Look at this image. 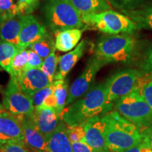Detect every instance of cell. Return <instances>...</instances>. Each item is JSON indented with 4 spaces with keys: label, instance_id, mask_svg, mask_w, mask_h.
Listing matches in <instances>:
<instances>
[{
    "label": "cell",
    "instance_id": "obj_1",
    "mask_svg": "<svg viewBox=\"0 0 152 152\" xmlns=\"http://www.w3.org/2000/svg\"><path fill=\"white\" fill-rule=\"evenodd\" d=\"M111 105L106 100V83L92 87L85 94L66 107L61 114V120L68 126L84 125L94 118L109 113Z\"/></svg>",
    "mask_w": 152,
    "mask_h": 152
},
{
    "label": "cell",
    "instance_id": "obj_2",
    "mask_svg": "<svg viewBox=\"0 0 152 152\" xmlns=\"http://www.w3.org/2000/svg\"><path fill=\"white\" fill-rule=\"evenodd\" d=\"M104 117L106 122V147L109 152L122 151L144 142V135L137 127L118 111H110Z\"/></svg>",
    "mask_w": 152,
    "mask_h": 152
},
{
    "label": "cell",
    "instance_id": "obj_3",
    "mask_svg": "<svg viewBox=\"0 0 152 152\" xmlns=\"http://www.w3.org/2000/svg\"><path fill=\"white\" fill-rule=\"evenodd\" d=\"M46 23L55 34L85 27L82 14L68 0H47L43 8Z\"/></svg>",
    "mask_w": 152,
    "mask_h": 152
},
{
    "label": "cell",
    "instance_id": "obj_4",
    "mask_svg": "<svg viewBox=\"0 0 152 152\" xmlns=\"http://www.w3.org/2000/svg\"><path fill=\"white\" fill-rule=\"evenodd\" d=\"M135 41L128 34L110 35L102 37L95 49V57L104 65L110 63H128L132 58Z\"/></svg>",
    "mask_w": 152,
    "mask_h": 152
},
{
    "label": "cell",
    "instance_id": "obj_5",
    "mask_svg": "<svg viewBox=\"0 0 152 152\" xmlns=\"http://www.w3.org/2000/svg\"><path fill=\"white\" fill-rule=\"evenodd\" d=\"M85 26H91L109 35L130 34L137 29V25L124 15L112 10L97 14H82Z\"/></svg>",
    "mask_w": 152,
    "mask_h": 152
},
{
    "label": "cell",
    "instance_id": "obj_6",
    "mask_svg": "<svg viewBox=\"0 0 152 152\" xmlns=\"http://www.w3.org/2000/svg\"><path fill=\"white\" fill-rule=\"evenodd\" d=\"M115 109L139 130L147 127L152 121L151 109L143 96L136 91L116 101Z\"/></svg>",
    "mask_w": 152,
    "mask_h": 152
},
{
    "label": "cell",
    "instance_id": "obj_7",
    "mask_svg": "<svg viewBox=\"0 0 152 152\" xmlns=\"http://www.w3.org/2000/svg\"><path fill=\"white\" fill-rule=\"evenodd\" d=\"M3 106L6 111L18 118L32 117L35 109L31 96L25 93L12 78L4 92Z\"/></svg>",
    "mask_w": 152,
    "mask_h": 152
},
{
    "label": "cell",
    "instance_id": "obj_8",
    "mask_svg": "<svg viewBox=\"0 0 152 152\" xmlns=\"http://www.w3.org/2000/svg\"><path fill=\"white\" fill-rule=\"evenodd\" d=\"M141 73L134 69H125L113 74L106 82V100L109 105L133 92Z\"/></svg>",
    "mask_w": 152,
    "mask_h": 152
},
{
    "label": "cell",
    "instance_id": "obj_9",
    "mask_svg": "<svg viewBox=\"0 0 152 152\" xmlns=\"http://www.w3.org/2000/svg\"><path fill=\"white\" fill-rule=\"evenodd\" d=\"M104 66L103 63L101 62L95 56L89 60L83 73L73 82L70 87L66 107L83 96L90 90L96 73Z\"/></svg>",
    "mask_w": 152,
    "mask_h": 152
},
{
    "label": "cell",
    "instance_id": "obj_10",
    "mask_svg": "<svg viewBox=\"0 0 152 152\" xmlns=\"http://www.w3.org/2000/svg\"><path fill=\"white\" fill-rule=\"evenodd\" d=\"M20 142H25L20 120L7 111L0 112V147Z\"/></svg>",
    "mask_w": 152,
    "mask_h": 152
},
{
    "label": "cell",
    "instance_id": "obj_11",
    "mask_svg": "<svg viewBox=\"0 0 152 152\" xmlns=\"http://www.w3.org/2000/svg\"><path fill=\"white\" fill-rule=\"evenodd\" d=\"M84 142L99 151L109 152L106 142V122L104 115L94 118L84 124Z\"/></svg>",
    "mask_w": 152,
    "mask_h": 152
},
{
    "label": "cell",
    "instance_id": "obj_12",
    "mask_svg": "<svg viewBox=\"0 0 152 152\" xmlns=\"http://www.w3.org/2000/svg\"><path fill=\"white\" fill-rule=\"evenodd\" d=\"M47 33V28L31 14L26 15L19 34V49H28Z\"/></svg>",
    "mask_w": 152,
    "mask_h": 152
},
{
    "label": "cell",
    "instance_id": "obj_13",
    "mask_svg": "<svg viewBox=\"0 0 152 152\" xmlns=\"http://www.w3.org/2000/svg\"><path fill=\"white\" fill-rule=\"evenodd\" d=\"M33 119L38 130L47 140L59 124L61 117L56 109L41 106L35 107Z\"/></svg>",
    "mask_w": 152,
    "mask_h": 152
},
{
    "label": "cell",
    "instance_id": "obj_14",
    "mask_svg": "<svg viewBox=\"0 0 152 152\" xmlns=\"http://www.w3.org/2000/svg\"><path fill=\"white\" fill-rule=\"evenodd\" d=\"M16 82L20 88L30 96H33L37 91L52 83L48 77L38 68L26 70Z\"/></svg>",
    "mask_w": 152,
    "mask_h": 152
},
{
    "label": "cell",
    "instance_id": "obj_15",
    "mask_svg": "<svg viewBox=\"0 0 152 152\" xmlns=\"http://www.w3.org/2000/svg\"><path fill=\"white\" fill-rule=\"evenodd\" d=\"M23 129L25 142L34 152H49L45 137L39 132L33 116L23 117L18 118Z\"/></svg>",
    "mask_w": 152,
    "mask_h": 152
},
{
    "label": "cell",
    "instance_id": "obj_16",
    "mask_svg": "<svg viewBox=\"0 0 152 152\" xmlns=\"http://www.w3.org/2000/svg\"><path fill=\"white\" fill-rule=\"evenodd\" d=\"M87 42L85 39L82 40L77 47L71 52L59 57L58 70L54 76L55 80H64L68 73L71 71L77 61L80 59L85 52Z\"/></svg>",
    "mask_w": 152,
    "mask_h": 152
},
{
    "label": "cell",
    "instance_id": "obj_17",
    "mask_svg": "<svg viewBox=\"0 0 152 152\" xmlns=\"http://www.w3.org/2000/svg\"><path fill=\"white\" fill-rule=\"evenodd\" d=\"M26 15H13L0 22V38L18 46L19 34Z\"/></svg>",
    "mask_w": 152,
    "mask_h": 152
},
{
    "label": "cell",
    "instance_id": "obj_18",
    "mask_svg": "<svg viewBox=\"0 0 152 152\" xmlns=\"http://www.w3.org/2000/svg\"><path fill=\"white\" fill-rule=\"evenodd\" d=\"M49 152H73L67 134V125L60 121L57 128L46 140Z\"/></svg>",
    "mask_w": 152,
    "mask_h": 152
},
{
    "label": "cell",
    "instance_id": "obj_19",
    "mask_svg": "<svg viewBox=\"0 0 152 152\" xmlns=\"http://www.w3.org/2000/svg\"><path fill=\"white\" fill-rule=\"evenodd\" d=\"M83 35V30L77 28L59 32L56 35L55 48L62 52H67L77 46Z\"/></svg>",
    "mask_w": 152,
    "mask_h": 152
},
{
    "label": "cell",
    "instance_id": "obj_20",
    "mask_svg": "<svg viewBox=\"0 0 152 152\" xmlns=\"http://www.w3.org/2000/svg\"><path fill=\"white\" fill-rule=\"evenodd\" d=\"M81 14H97L111 10L106 0H68Z\"/></svg>",
    "mask_w": 152,
    "mask_h": 152
},
{
    "label": "cell",
    "instance_id": "obj_21",
    "mask_svg": "<svg viewBox=\"0 0 152 152\" xmlns=\"http://www.w3.org/2000/svg\"><path fill=\"white\" fill-rule=\"evenodd\" d=\"M18 49L16 45L0 38V66L7 73H10L11 62Z\"/></svg>",
    "mask_w": 152,
    "mask_h": 152
},
{
    "label": "cell",
    "instance_id": "obj_22",
    "mask_svg": "<svg viewBox=\"0 0 152 152\" xmlns=\"http://www.w3.org/2000/svg\"><path fill=\"white\" fill-rule=\"evenodd\" d=\"M28 49H18L11 62L10 74L11 78L17 80L26 70L28 63Z\"/></svg>",
    "mask_w": 152,
    "mask_h": 152
},
{
    "label": "cell",
    "instance_id": "obj_23",
    "mask_svg": "<svg viewBox=\"0 0 152 152\" xmlns=\"http://www.w3.org/2000/svg\"><path fill=\"white\" fill-rule=\"evenodd\" d=\"M28 48L37 53L43 59L46 58L53 51L56 49L54 39L52 35L48 32L40 39L32 44Z\"/></svg>",
    "mask_w": 152,
    "mask_h": 152
},
{
    "label": "cell",
    "instance_id": "obj_24",
    "mask_svg": "<svg viewBox=\"0 0 152 152\" xmlns=\"http://www.w3.org/2000/svg\"><path fill=\"white\" fill-rule=\"evenodd\" d=\"M54 94L57 99V107L56 111L57 113L60 115L66 107V100L68 95V82L64 80H55Z\"/></svg>",
    "mask_w": 152,
    "mask_h": 152
},
{
    "label": "cell",
    "instance_id": "obj_25",
    "mask_svg": "<svg viewBox=\"0 0 152 152\" xmlns=\"http://www.w3.org/2000/svg\"><path fill=\"white\" fill-rule=\"evenodd\" d=\"M59 61V57L57 56L55 50L51 53L43 61L40 70L46 75L51 83L54 81V76L56 75V68Z\"/></svg>",
    "mask_w": 152,
    "mask_h": 152
},
{
    "label": "cell",
    "instance_id": "obj_26",
    "mask_svg": "<svg viewBox=\"0 0 152 152\" xmlns=\"http://www.w3.org/2000/svg\"><path fill=\"white\" fill-rule=\"evenodd\" d=\"M16 14H20L14 0H0V22Z\"/></svg>",
    "mask_w": 152,
    "mask_h": 152
},
{
    "label": "cell",
    "instance_id": "obj_27",
    "mask_svg": "<svg viewBox=\"0 0 152 152\" xmlns=\"http://www.w3.org/2000/svg\"><path fill=\"white\" fill-rule=\"evenodd\" d=\"M54 83L53 82V83H51L49 86L44 87V88L41 89V90L37 91V92L31 96L32 99H33L34 106H35V107H37V106H42L44 101H45V99L47 97V96L54 93Z\"/></svg>",
    "mask_w": 152,
    "mask_h": 152
},
{
    "label": "cell",
    "instance_id": "obj_28",
    "mask_svg": "<svg viewBox=\"0 0 152 152\" xmlns=\"http://www.w3.org/2000/svg\"><path fill=\"white\" fill-rule=\"evenodd\" d=\"M141 28L152 30V6L133 16Z\"/></svg>",
    "mask_w": 152,
    "mask_h": 152
},
{
    "label": "cell",
    "instance_id": "obj_29",
    "mask_svg": "<svg viewBox=\"0 0 152 152\" xmlns=\"http://www.w3.org/2000/svg\"><path fill=\"white\" fill-rule=\"evenodd\" d=\"M67 134L71 143L84 142L85 138V130L84 125L76 126H68Z\"/></svg>",
    "mask_w": 152,
    "mask_h": 152
},
{
    "label": "cell",
    "instance_id": "obj_30",
    "mask_svg": "<svg viewBox=\"0 0 152 152\" xmlns=\"http://www.w3.org/2000/svg\"><path fill=\"white\" fill-rule=\"evenodd\" d=\"M18 13L23 15L31 14L37 8L39 0H14Z\"/></svg>",
    "mask_w": 152,
    "mask_h": 152
},
{
    "label": "cell",
    "instance_id": "obj_31",
    "mask_svg": "<svg viewBox=\"0 0 152 152\" xmlns=\"http://www.w3.org/2000/svg\"><path fill=\"white\" fill-rule=\"evenodd\" d=\"M43 63V58L39 56L37 53L33 50L29 49L28 50V63L26 66V70L30 68H38L40 69Z\"/></svg>",
    "mask_w": 152,
    "mask_h": 152
},
{
    "label": "cell",
    "instance_id": "obj_32",
    "mask_svg": "<svg viewBox=\"0 0 152 152\" xmlns=\"http://www.w3.org/2000/svg\"><path fill=\"white\" fill-rule=\"evenodd\" d=\"M0 152H28L26 142H20L6 144L0 147Z\"/></svg>",
    "mask_w": 152,
    "mask_h": 152
},
{
    "label": "cell",
    "instance_id": "obj_33",
    "mask_svg": "<svg viewBox=\"0 0 152 152\" xmlns=\"http://www.w3.org/2000/svg\"><path fill=\"white\" fill-rule=\"evenodd\" d=\"M140 94L143 96L152 110V77L144 85Z\"/></svg>",
    "mask_w": 152,
    "mask_h": 152
},
{
    "label": "cell",
    "instance_id": "obj_34",
    "mask_svg": "<svg viewBox=\"0 0 152 152\" xmlns=\"http://www.w3.org/2000/svg\"><path fill=\"white\" fill-rule=\"evenodd\" d=\"M71 144L73 152H103L94 149L84 142H78Z\"/></svg>",
    "mask_w": 152,
    "mask_h": 152
},
{
    "label": "cell",
    "instance_id": "obj_35",
    "mask_svg": "<svg viewBox=\"0 0 152 152\" xmlns=\"http://www.w3.org/2000/svg\"><path fill=\"white\" fill-rule=\"evenodd\" d=\"M45 107H49V108H52V109H56L57 107V99L55 96V95L53 93L52 94L49 95L45 99L44 101L43 105Z\"/></svg>",
    "mask_w": 152,
    "mask_h": 152
},
{
    "label": "cell",
    "instance_id": "obj_36",
    "mask_svg": "<svg viewBox=\"0 0 152 152\" xmlns=\"http://www.w3.org/2000/svg\"><path fill=\"white\" fill-rule=\"evenodd\" d=\"M144 68L150 72V73L152 74V49L150 51L149 55H148L147 60L145 62V66Z\"/></svg>",
    "mask_w": 152,
    "mask_h": 152
},
{
    "label": "cell",
    "instance_id": "obj_37",
    "mask_svg": "<svg viewBox=\"0 0 152 152\" xmlns=\"http://www.w3.org/2000/svg\"><path fill=\"white\" fill-rule=\"evenodd\" d=\"M144 145V142H142L141 144H137V145L134 146V147L129 148V149L122 150V151H119L118 152H142V147Z\"/></svg>",
    "mask_w": 152,
    "mask_h": 152
},
{
    "label": "cell",
    "instance_id": "obj_38",
    "mask_svg": "<svg viewBox=\"0 0 152 152\" xmlns=\"http://www.w3.org/2000/svg\"><path fill=\"white\" fill-rule=\"evenodd\" d=\"M144 141L152 148V128H150L147 130V132L144 134Z\"/></svg>",
    "mask_w": 152,
    "mask_h": 152
},
{
    "label": "cell",
    "instance_id": "obj_39",
    "mask_svg": "<svg viewBox=\"0 0 152 152\" xmlns=\"http://www.w3.org/2000/svg\"><path fill=\"white\" fill-rule=\"evenodd\" d=\"M112 1H114V2H116L118 4H122V5H125L128 4H130L134 1L135 0H111Z\"/></svg>",
    "mask_w": 152,
    "mask_h": 152
},
{
    "label": "cell",
    "instance_id": "obj_40",
    "mask_svg": "<svg viewBox=\"0 0 152 152\" xmlns=\"http://www.w3.org/2000/svg\"><path fill=\"white\" fill-rule=\"evenodd\" d=\"M142 152H152V148L144 140V145L142 147Z\"/></svg>",
    "mask_w": 152,
    "mask_h": 152
},
{
    "label": "cell",
    "instance_id": "obj_41",
    "mask_svg": "<svg viewBox=\"0 0 152 152\" xmlns=\"http://www.w3.org/2000/svg\"><path fill=\"white\" fill-rule=\"evenodd\" d=\"M4 106H3V105H1V104H0V112H2V111H4Z\"/></svg>",
    "mask_w": 152,
    "mask_h": 152
},
{
    "label": "cell",
    "instance_id": "obj_42",
    "mask_svg": "<svg viewBox=\"0 0 152 152\" xmlns=\"http://www.w3.org/2000/svg\"><path fill=\"white\" fill-rule=\"evenodd\" d=\"M2 69V68H1V66H0V71H1V70ZM1 90H2V89H1V85H0V92H1Z\"/></svg>",
    "mask_w": 152,
    "mask_h": 152
}]
</instances>
